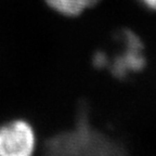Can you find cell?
Here are the masks:
<instances>
[{"label": "cell", "mask_w": 156, "mask_h": 156, "mask_svg": "<svg viewBox=\"0 0 156 156\" xmlns=\"http://www.w3.org/2000/svg\"><path fill=\"white\" fill-rule=\"evenodd\" d=\"M34 127L23 118H13L0 125V156H34L37 150Z\"/></svg>", "instance_id": "obj_1"}, {"label": "cell", "mask_w": 156, "mask_h": 156, "mask_svg": "<svg viewBox=\"0 0 156 156\" xmlns=\"http://www.w3.org/2000/svg\"><path fill=\"white\" fill-rule=\"evenodd\" d=\"M50 9L60 16L74 19L83 15L87 9L94 7L100 0H44Z\"/></svg>", "instance_id": "obj_2"}, {"label": "cell", "mask_w": 156, "mask_h": 156, "mask_svg": "<svg viewBox=\"0 0 156 156\" xmlns=\"http://www.w3.org/2000/svg\"><path fill=\"white\" fill-rule=\"evenodd\" d=\"M147 10L152 12H156V0H139Z\"/></svg>", "instance_id": "obj_3"}]
</instances>
